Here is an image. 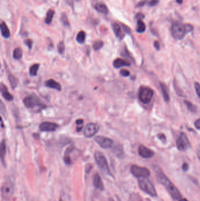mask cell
<instances>
[{
	"label": "cell",
	"mask_w": 200,
	"mask_h": 201,
	"mask_svg": "<svg viewBox=\"0 0 200 201\" xmlns=\"http://www.w3.org/2000/svg\"><path fill=\"white\" fill-rule=\"evenodd\" d=\"M153 170L157 181L161 185L165 187L166 190L169 192L170 196L174 199H180L181 198V194L179 189L174 184L170 181V179L165 175L163 171L159 166H153Z\"/></svg>",
	"instance_id": "1"
},
{
	"label": "cell",
	"mask_w": 200,
	"mask_h": 201,
	"mask_svg": "<svg viewBox=\"0 0 200 201\" xmlns=\"http://www.w3.org/2000/svg\"><path fill=\"white\" fill-rule=\"evenodd\" d=\"M193 30V27L190 24H184L179 21L172 24L171 27V33L172 37L177 40H181L185 35Z\"/></svg>",
	"instance_id": "2"
},
{
	"label": "cell",
	"mask_w": 200,
	"mask_h": 201,
	"mask_svg": "<svg viewBox=\"0 0 200 201\" xmlns=\"http://www.w3.org/2000/svg\"><path fill=\"white\" fill-rule=\"evenodd\" d=\"M23 103L27 108L34 110L36 112L43 110L46 107V105L40 101L39 98L35 96H26L23 100Z\"/></svg>",
	"instance_id": "3"
},
{
	"label": "cell",
	"mask_w": 200,
	"mask_h": 201,
	"mask_svg": "<svg viewBox=\"0 0 200 201\" xmlns=\"http://www.w3.org/2000/svg\"><path fill=\"white\" fill-rule=\"evenodd\" d=\"M138 185L141 191L145 192L150 196L152 197H156L157 196L155 187L151 183V182L149 181L147 178H139L138 180Z\"/></svg>",
	"instance_id": "4"
},
{
	"label": "cell",
	"mask_w": 200,
	"mask_h": 201,
	"mask_svg": "<svg viewBox=\"0 0 200 201\" xmlns=\"http://www.w3.org/2000/svg\"><path fill=\"white\" fill-rule=\"evenodd\" d=\"M95 159L96 162L100 168L101 171L104 172L105 174L109 175L112 176V173L110 171L109 167L108 165V163L105 155L100 152L96 151L95 154Z\"/></svg>",
	"instance_id": "5"
},
{
	"label": "cell",
	"mask_w": 200,
	"mask_h": 201,
	"mask_svg": "<svg viewBox=\"0 0 200 201\" xmlns=\"http://www.w3.org/2000/svg\"><path fill=\"white\" fill-rule=\"evenodd\" d=\"M154 96V91L149 86H141L139 88L138 96L141 102L147 104L152 100Z\"/></svg>",
	"instance_id": "6"
},
{
	"label": "cell",
	"mask_w": 200,
	"mask_h": 201,
	"mask_svg": "<svg viewBox=\"0 0 200 201\" xmlns=\"http://www.w3.org/2000/svg\"><path fill=\"white\" fill-rule=\"evenodd\" d=\"M130 172L131 174L137 178H147L150 175V171L145 167L133 165L130 167Z\"/></svg>",
	"instance_id": "7"
},
{
	"label": "cell",
	"mask_w": 200,
	"mask_h": 201,
	"mask_svg": "<svg viewBox=\"0 0 200 201\" xmlns=\"http://www.w3.org/2000/svg\"><path fill=\"white\" fill-rule=\"evenodd\" d=\"M177 149L180 151H187L191 146L190 142L187 135L184 132H181L176 141Z\"/></svg>",
	"instance_id": "8"
},
{
	"label": "cell",
	"mask_w": 200,
	"mask_h": 201,
	"mask_svg": "<svg viewBox=\"0 0 200 201\" xmlns=\"http://www.w3.org/2000/svg\"><path fill=\"white\" fill-rule=\"evenodd\" d=\"M99 125L96 123H89L85 126L83 134L86 138H91L97 134L99 131Z\"/></svg>",
	"instance_id": "9"
},
{
	"label": "cell",
	"mask_w": 200,
	"mask_h": 201,
	"mask_svg": "<svg viewBox=\"0 0 200 201\" xmlns=\"http://www.w3.org/2000/svg\"><path fill=\"white\" fill-rule=\"evenodd\" d=\"M95 141L99 145L104 149H108L111 148L113 144V141L109 138H107L103 136H97L95 138Z\"/></svg>",
	"instance_id": "10"
},
{
	"label": "cell",
	"mask_w": 200,
	"mask_h": 201,
	"mask_svg": "<svg viewBox=\"0 0 200 201\" xmlns=\"http://www.w3.org/2000/svg\"><path fill=\"white\" fill-rule=\"evenodd\" d=\"M14 188L10 182H5L1 188L2 196L4 199H10L13 194Z\"/></svg>",
	"instance_id": "11"
},
{
	"label": "cell",
	"mask_w": 200,
	"mask_h": 201,
	"mask_svg": "<svg viewBox=\"0 0 200 201\" xmlns=\"http://www.w3.org/2000/svg\"><path fill=\"white\" fill-rule=\"evenodd\" d=\"M139 154L143 158L149 159L155 155V152L145 146L141 145L139 147Z\"/></svg>",
	"instance_id": "12"
},
{
	"label": "cell",
	"mask_w": 200,
	"mask_h": 201,
	"mask_svg": "<svg viewBox=\"0 0 200 201\" xmlns=\"http://www.w3.org/2000/svg\"><path fill=\"white\" fill-rule=\"evenodd\" d=\"M58 128V125L54 122H44L40 125V130L42 132H53Z\"/></svg>",
	"instance_id": "13"
},
{
	"label": "cell",
	"mask_w": 200,
	"mask_h": 201,
	"mask_svg": "<svg viewBox=\"0 0 200 201\" xmlns=\"http://www.w3.org/2000/svg\"><path fill=\"white\" fill-rule=\"evenodd\" d=\"M93 184L95 188L100 191L104 190V185L102 180V178L100 175L96 173L95 174V175L93 176Z\"/></svg>",
	"instance_id": "14"
},
{
	"label": "cell",
	"mask_w": 200,
	"mask_h": 201,
	"mask_svg": "<svg viewBox=\"0 0 200 201\" xmlns=\"http://www.w3.org/2000/svg\"><path fill=\"white\" fill-rule=\"evenodd\" d=\"M1 91L2 96L6 100H8V101H11L14 99V97H13L12 95L10 93L8 92L7 86H4L2 83L1 84Z\"/></svg>",
	"instance_id": "15"
},
{
	"label": "cell",
	"mask_w": 200,
	"mask_h": 201,
	"mask_svg": "<svg viewBox=\"0 0 200 201\" xmlns=\"http://www.w3.org/2000/svg\"><path fill=\"white\" fill-rule=\"evenodd\" d=\"M45 85L46 86H47L48 88H52V89H54V90L59 91L61 90V89H62L60 84H59L58 82L55 81V80H54L52 79H50V80L46 81L45 82Z\"/></svg>",
	"instance_id": "16"
},
{
	"label": "cell",
	"mask_w": 200,
	"mask_h": 201,
	"mask_svg": "<svg viewBox=\"0 0 200 201\" xmlns=\"http://www.w3.org/2000/svg\"><path fill=\"white\" fill-rule=\"evenodd\" d=\"M113 66L116 68H119L121 67L124 66H130V62H127V61L121 58H117L113 61Z\"/></svg>",
	"instance_id": "17"
},
{
	"label": "cell",
	"mask_w": 200,
	"mask_h": 201,
	"mask_svg": "<svg viewBox=\"0 0 200 201\" xmlns=\"http://www.w3.org/2000/svg\"><path fill=\"white\" fill-rule=\"evenodd\" d=\"M160 88H161V93H162V95H163L164 100H165L166 102H169L170 101V98L169 91H168V90H167V86L165 85L164 83L160 82Z\"/></svg>",
	"instance_id": "18"
},
{
	"label": "cell",
	"mask_w": 200,
	"mask_h": 201,
	"mask_svg": "<svg viewBox=\"0 0 200 201\" xmlns=\"http://www.w3.org/2000/svg\"><path fill=\"white\" fill-rule=\"evenodd\" d=\"M0 29L2 36L5 38H8L10 37V31L8 29L7 24L4 22H2L0 25Z\"/></svg>",
	"instance_id": "19"
},
{
	"label": "cell",
	"mask_w": 200,
	"mask_h": 201,
	"mask_svg": "<svg viewBox=\"0 0 200 201\" xmlns=\"http://www.w3.org/2000/svg\"><path fill=\"white\" fill-rule=\"evenodd\" d=\"M113 30L116 36L119 38L120 40H121L123 37H124V34L123 33L122 30H121V27L120 25L117 24V23H114L113 24Z\"/></svg>",
	"instance_id": "20"
},
{
	"label": "cell",
	"mask_w": 200,
	"mask_h": 201,
	"mask_svg": "<svg viewBox=\"0 0 200 201\" xmlns=\"http://www.w3.org/2000/svg\"><path fill=\"white\" fill-rule=\"evenodd\" d=\"M95 8L97 11L103 14H107L109 12L107 7L104 4H97L95 5Z\"/></svg>",
	"instance_id": "21"
},
{
	"label": "cell",
	"mask_w": 200,
	"mask_h": 201,
	"mask_svg": "<svg viewBox=\"0 0 200 201\" xmlns=\"http://www.w3.org/2000/svg\"><path fill=\"white\" fill-rule=\"evenodd\" d=\"M113 152L116 154V155L118 156L119 158H121L124 155V151L123 149V146L120 144H117L113 148Z\"/></svg>",
	"instance_id": "22"
},
{
	"label": "cell",
	"mask_w": 200,
	"mask_h": 201,
	"mask_svg": "<svg viewBox=\"0 0 200 201\" xmlns=\"http://www.w3.org/2000/svg\"><path fill=\"white\" fill-rule=\"evenodd\" d=\"M145 29H146V26H145V22L141 20L137 21L136 31L138 33H143L145 31Z\"/></svg>",
	"instance_id": "23"
},
{
	"label": "cell",
	"mask_w": 200,
	"mask_h": 201,
	"mask_svg": "<svg viewBox=\"0 0 200 201\" xmlns=\"http://www.w3.org/2000/svg\"><path fill=\"white\" fill-rule=\"evenodd\" d=\"M54 14H55V12L52 10H50L47 12L46 17L45 18V23L46 24H50L51 23V22L52 21L53 17L54 16Z\"/></svg>",
	"instance_id": "24"
},
{
	"label": "cell",
	"mask_w": 200,
	"mask_h": 201,
	"mask_svg": "<svg viewBox=\"0 0 200 201\" xmlns=\"http://www.w3.org/2000/svg\"><path fill=\"white\" fill-rule=\"evenodd\" d=\"M86 39V33L84 31H81L79 32L78 35L76 36V41L79 44H83Z\"/></svg>",
	"instance_id": "25"
},
{
	"label": "cell",
	"mask_w": 200,
	"mask_h": 201,
	"mask_svg": "<svg viewBox=\"0 0 200 201\" xmlns=\"http://www.w3.org/2000/svg\"><path fill=\"white\" fill-rule=\"evenodd\" d=\"M6 154V143L4 140H3L1 141V161L4 163V159L5 156Z\"/></svg>",
	"instance_id": "26"
},
{
	"label": "cell",
	"mask_w": 200,
	"mask_h": 201,
	"mask_svg": "<svg viewBox=\"0 0 200 201\" xmlns=\"http://www.w3.org/2000/svg\"><path fill=\"white\" fill-rule=\"evenodd\" d=\"M40 68V64H35L33 66H31L30 70V76H37L38 74V71Z\"/></svg>",
	"instance_id": "27"
},
{
	"label": "cell",
	"mask_w": 200,
	"mask_h": 201,
	"mask_svg": "<svg viewBox=\"0 0 200 201\" xmlns=\"http://www.w3.org/2000/svg\"><path fill=\"white\" fill-rule=\"evenodd\" d=\"M185 105L187 106V109L191 111V112H196L197 111V106L194 105L193 104H192L191 102L188 101V100H185L184 101Z\"/></svg>",
	"instance_id": "28"
},
{
	"label": "cell",
	"mask_w": 200,
	"mask_h": 201,
	"mask_svg": "<svg viewBox=\"0 0 200 201\" xmlns=\"http://www.w3.org/2000/svg\"><path fill=\"white\" fill-rule=\"evenodd\" d=\"M22 56V51L21 48H15L13 52V57L15 60L21 59Z\"/></svg>",
	"instance_id": "29"
},
{
	"label": "cell",
	"mask_w": 200,
	"mask_h": 201,
	"mask_svg": "<svg viewBox=\"0 0 200 201\" xmlns=\"http://www.w3.org/2000/svg\"><path fill=\"white\" fill-rule=\"evenodd\" d=\"M8 80L10 82L11 86H12V88L13 89L15 88L18 84V80L15 78L14 76L11 75V74L8 76Z\"/></svg>",
	"instance_id": "30"
},
{
	"label": "cell",
	"mask_w": 200,
	"mask_h": 201,
	"mask_svg": "<svg viewBox=\"0 0 200 201\" xmlns=\"http://www.w3.org/2000/svg\"><path fill=\"white\" fill-rule=\"evenodd\" d=\"M103 46V42L102 41L98 40L95 41L93 45V48L95 51L99 50Z\"/></svg>",
	"instance_id": "31"
},
{
	"label": "cell",
	"mask_w": 200,
	"mask_h": 201,
	"mask_svg": "<svg viewBox=\"0 0 200 201\" xmlns=\"http://www.w3.org/2000/svg\"><path fill=\"white\" fill-rule=\"evenodd\" d=\"M58 51L60 54H63L65 50V44L63 41H60L58 44Z\"/></svg>",
	"instance_id": "32"
},
{
	"label": "cell",
	"mask_w": 200,
	"mask_h": 201,
	"mask_svg": "<svg viewBox=\"0 0 200 201\" xmlns=\"http://www.w3.org/2000/svg\"><path fill=\"white\" fill-rule=\"evenodd\" d=\"M76 131L78 132L82 130L83 125V120L82 119H78L76 121Z\"/></svg>",
	"instance_id": "33"
},
{
	"label": "cell",
	"mask_w": 200,
	"mask_h": 201,
	"mask_svg": "<svg viewBox=\"0 0 200 201\" xmlns=\"http://www.w3.org/2000/svg\"><path fill=\"white\" fill-rule=\"evenodd\" d=\"M129 201H142V199L137 194H132L130 195Z\"/></svg>",
	"instance_id": "34"
},
{
	"label": "cell",
	"mask_w": 200,
	"mask_h": 201,
	"mask_svg": "<svg viewBox=\"0 0 200 201\" xmlns=\"http://www.w3.org/2000/svg\"><path fill=\"white\" fill-rule=\"evenodd\" d=\"M61 20H62V22H63V24L65 26H69V21H68V20L67 16L65 15V14H63L62 15V17H61Z\"/></svg>",
	"instance_id": "35"
},
{
	"label": "cell",
	"mask_w": 200,
	"mask_h": 201,
	"mask_svg": "<svg viewBox=\"0 0 200 201\" xmlns=\"http://www.w3.org/2000/svg\"><path fill=\"white\" fill-rule=\"evenodd\" d=\"M194 88H195V92L197 96L200 98V84L195 82L194 83Z\"/></svg>",
	"instance_id": "36"
},
{
	"label": "cell",
	"mask_w": 200,
	"mask_h": 201,
	"mask_svg": "<svg viewBox=\"0 0 200 201\" xmlns=\"http://www.w3.org/2000/svg\"><path fill=\"white\" fill-rule=\"evenodd\" d=\"M120 75L125 77H127L130 76V71L125 69H123L120 71Z\"/></svg>",
	"instance_id": "37"
},
{
	"label": "cell",
	"mask_w": 200,
	"mask_h": 201,
	"mask_svg": "<svg viewBox=\"0 0 200 201\" xmlns=\"http://www.w3.org/2000/svg\"><path fill=\"white\" fill-rule=\"evenodd\" d=\"M158 138L160 140V141H162L163 142H166V136H165L164 134H163V133H160L159 134H158Z\"/></svg>",
	"instance_id": "38"
},
{
	"label": "cell",
	"mask_w": 200,
	"mask_h": 201,
	"mask_svg": "<svg viewBox=\"0 0 200 201\" xmlns=\"http://www.w3.org/2000/svg\"><path fill=\"white\" fill-rule=\"evenodd\" d=\"M25 45H26L30 49H31L32 46V41L30 39H28L24 41Z\"/></svg>",
	"instance_id": "39"
},
{
	"label": "cell",
	"mask_w": 200,
	"mask_h": 201,
	"mask_svg": "<svg viewBox=\"0 0 200 201\" xmlns=\"http://www.w3.org/2000/svg\"><path fill=\"white\" fill-rule=\"evenodd\" d=\"M158 2H159V0H151L149 2V5L151 7H154V6L157 5L158 4Z\"/></svg>",
	"instance_id": "40"
},
{
	"label": "cell",
	"mask_w": 200,
	"mask_h": 201,
	"mask_svg": "<svg viewBox=\"0 0 200 201\" xmlns=\"http://www.w3.org/2000/svg\"><path fill=\"white\" fill-rule=\"evenodd\" d=\"M194 126L197 130H200V118L195 121Z\"/></svg>",
	"instance_id": "41"
},
{
	"label": "cell",
	"mask_w": 200,
	"mask_h": 201,
	"mask_svg": "<svg viewBox=\"0 0 200 201\" xmlns=\"http://www.w3.org/2000/svg\"><path fill=\"white\" fill-rule=\"evenodd\" d=\"M122 28H123V30L125 31L126 32H127V33H128V34L130 33L131 30H130V28H129L128 27H127L126 25L122 24Z\"/></svg>",
	"instance_id": "42"
},
{
	"label": "cell",
	"mask_w": 200,
	"mask_h": 201,
	"mask_svg": "<svg viewBox=\"0 0 200 201\" xmlns=\"http://www.w3.org/2000/svg\"><path fill=\"white\" fill-rule=\"evenodd\" d=\"M182 168H183V170L184 171H187L189 169V165L187 163H184L183 166H182Z\"/></svg>",
	"instance_id": "43"
},
{
	"label": "cell",
	"mask_w": 200,
	"mask_h": 201,
	"mask_svg": "<svg viewBox=\"0 0 200 201\" xmlns=\"http://www.w3.org/2000/svg\"><path fill=\"white\" fill-rule=\"evenodd\" d=\"M154 46L157 50H159L160 48V45L159 42L157 41H155L154 42Z\"/></svg>",
	"instance_id": "44"
},
{
	"label": "cell",
	"mask_w": 200,
	"mask_h": 201,
	"mask_svg": "<svg viewBox=\"0 0 200 201\" xmlns=\"http://www.w3.org/2000/svg\"><path fill=\"white\" fill-rule=\"evenodd\" d=\"M144 17H145V15H143V14H141V13H139V14H137V15H136V18L137 19H139V20H141V19H143V18H144Z\"/></svg>",
	"instance_id": "45"
},
{
	"label": "cell",
	"mask_w": 200,
	"mask_h": 201,
	"mask_svg": "<svg viewBox=\"0 0 200 201\" xmlns=\"http://www.w3.org/2000/svg\"><path fill=\"white\" fill-rule=\"evenodd\" d=\"M197 155L198 158L200 160V145L198 146L197 147Z\"/></svg>",
	"instance_id": "46"
},
{
	"label": "cell",
	"mask_w": 200,
	"mask_h": 201,
	"mask_svg": "<svg viewBox=\"0 0 200 201\" xmlns=\"http://www.w3.org/2000/svg\"><path fill=\"white\" fill-rule=\"evenodd\" d=\"M145 2H146V1H142L138 4L137 7H142V6L145 5Z\"/></svg>",
	"instance_id": "47"
},
{
	"label": "cell",
	"mask_w": 200,
	"mask_h": 201,
	"mask_svg": "<svg viewBox=\"0 0 200 201\" xmlns=\"http://www.w3.org/2000/svg\"><path fill=\"white\" fill-rule=\"evenodd\" d=\"M78 1V0H66L67 2H68L69 5L73 4V3H74L75 1Z\"/></svg>",
	"instance_id": "48"
},
{
	"label": "cell",
	"mask_w": 200,
	"mask_h": 201,
	"mask_svg": "<svg viewBox=\"0 0 200 201\" xmlns=\"http://www.w3.org/2000/svg\"><path fill=\"white\" fill-rule=\"evenodd\" d=\"M176 1H177V2L179 3V4H182L183 2V0H176Z\"/></svg>",
	"instance_id": "49"
},
{
	"label": "cell",
	"mask_w": 200,
	"mask_h": 201,
	"mask_svg": "<svg viewBox=\"0 0 200 201\" xmlns=\"http://www.w3.org/2000/svg\"><path fill=\"white\" fill-rule=\"evenodd\" d=\"M179 201H188L187 199H185V198H181V199H179Z\"/></svg>",
	"instance_id": "50"
},
{
	"label": "cell",
	"mask_w": 200,
	"mask_h": 201,
	"mask_svg": "<svg viewBox=\"0 0 200 201\" xmlns=\"http://www.w3.org/2000/svg\"><path fill=\"white\" fill-rule=\"evenodd\" d=\"M116 198H117V201H121L120 198H119L118 196H117V197H116Z\"/></svg>",
	"instance_id": "51"
},
{
	"label": "cell",
	"mask_w": 200,
	"mask_h": 201,
	"mask_svg": "<svg viewBox=\"0 0 200 201\" xmlns=\"http://www.w3.org/2000/svg\"><path fill=\"white\" fill-rule=\"evenodd\" d=\"M109 201H113V200L112 199H111V198H110V199H109Z\"/></svg>",
	"instance_id": "52"
}]
</instances>
